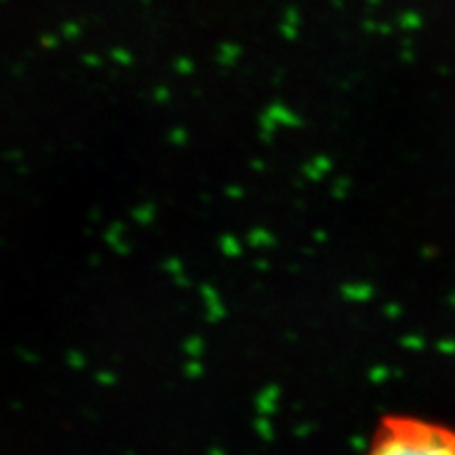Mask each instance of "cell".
I'll use <instances>...</instances> for the list:
<instances>
[{"label": "cell", "mask_w": 455, "mask_h": 455, "mask_svg": "<svg viewBox=\"0 0 455 455\" xmlns=\"http://www.w3.org/2000/svg\"><path fill=\"white\" fill-rule=\"evenodd\" d=\"M365 455H455V428L413 416H388Z\"/></svg>", "instance_id": "1"}]
</instances>
